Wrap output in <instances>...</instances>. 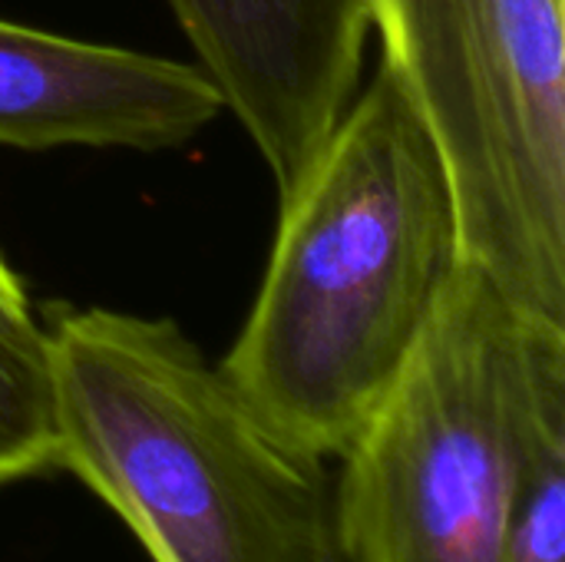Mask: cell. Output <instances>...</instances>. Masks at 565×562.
<instances>
[{
	"instance_id": "obj_3",
	"label": "cell",
	"mask_w": 565,
	"mask_h": 562,
	"mask_svg": "<svg viewBox=\"0 0 565 562\" xmlns=\"http://www.w3.org/2000/svg\"><path fill=\"white\" fill-rule=\"evenodd\" d=\"M565 325L460 262L404 371L341 457V562H500L516 467Z\"/></svg>"
},
{
	"instance_id": "obj_1",
	"label": "cell",
	"mask_w": 565,
	"mask_h": 562,
	"mask_svg": "<svg viewBox=\"0 0 565 562\" xmlns=\"http://www.w3.org/2000/svg\"><path fill=\"white\" fill-rule=\"evenodd\" d=\"M278 215L222 371L285 441L341 460L460 265L440 152L387 63Z\"/></svg>"
},
{
	"instance_id": "obj_7",
	"label": "cell",
	"mask_w": 565,
	"mask_h": 562,
	"mask_svg": "<svg viewBox=\"0 0 565 562\" xmlns=\"http://www.w3.org/2000/svg\"><path fill=\"white\" fill-rule=\"evenodd\" d=\"M500 562H565V348L540 374Z\"/></svg>"
},
{
	"instance_id": "obj_9",
	"label": "cell",
	"mask_w": 565,
	"mask_h": 562,
	"mask_svg": "<svg viewBox=\"0 0 565 562\" xmlns=\"http://www.w3.org/2000/svg\"><path fill=\"white\" fill-rule=\"evenodd\" d=\"M0 301L17 305V308H30L26 288H23V282L17 278V272L7 265V258H3V255H0Z\"/></svg>"
},
{
	"instance_id": "obj_4",
	"label": "cell",
	"mask_w": 565,
	"mask_h": 562,
	"mask_svg": "<svg viewBox=\"0 0 565 562\" xmlns=\"http://www.w3.org/2000/svg\"><path fill=\"white\" fill-rule=\"evenodd\" d=\"M371 26L440 152L460 262L565 325V0H371Z\"/></svg>"
},
{
	"instance_id": "obj_8",
	"label": "cell",
	"mask_w": 565,
	"mask_h": 562,
	"mask_svg": "<svg viewBox=\"0 0 565 562\" xmlns=\"http://www.w3.org/2000/svg\"><path fill=\"white\" fill-rule=\"evenodd\" d=\"M56 467L46 331L30 308L0 301V487Z\"/></svg>"
},
{
	"instance_id": "obj_2",
	"label": "cell",
	"mask_w": 565,
	"mask_h": 562,
	"mask_svg": "<svg viewBox=\"0 0 565 562\" xmlns=\"http://www.w3.org/2000/svg\"><path fill=\"white\" fill-rule=\"evenodd\" d=\"M56 467L152 562H338L328 460L285 441L172 318L53 301Z\"/></svg>"
},
{
	"instance_id": "obj_10",
	"label": "cell",
	"mask_w": 565,
	"mask_h": 562,
	"mask_svg": "<svg viewBox=\"0 0 565 562\" xmlns=\"http://www.w3.org/2000/svg\"><path fill=\"white\" fill-rule=\"evenodd\" d=\"M338 562H341V556H338Z\"/></svg>"
},
{
	"instance_id": "obj_5",
	"label": "cell",
	"mask_w": 565,
	"mask_h": 562,
	"mask_svg": "<svg viewBox=\"0 0 565 562\" xmlns=\"http://www.w3.org/2000/svg\"><path fill=\"white\" fill-rule=\"evenodd\" d=\"M166 3L285 202L358 96L371 0Z\"/></svg>"
},
{
	"instance_id": "obj_6",
	"label": "cell",
	"mask_w": 565,
	"mask_h": 562,
	"mask_svg": "<svg viewBox=\"0 0 565 562\" xmlns=\"http://www.w3.org/2000/svg\"><path fill=\"white\" fill-rule=\"evenodd\" d=\"M222 99L195 63L0 20V146L175 149Z\"/></svg>"
}]
</instances>
